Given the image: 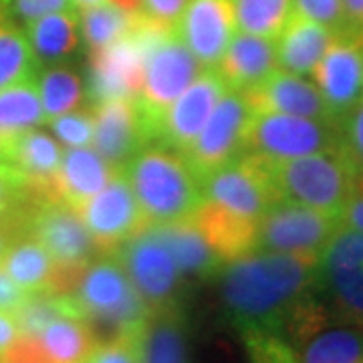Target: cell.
Wrapping results in <instances>:
<instances>
[{"label": "cell", "instance_id": "6da1fadb", "mask_svg": "<svg viewBox=\"0 0 363 363\" xmlns=\"http://www.w3.org/2000/svg\"><path fill=\"white\" fill-rule=\"evenodd\" d=\"M317 259L252 250L224 264L220 301L224 315L242 335L269 333L286 339L291 325L315 295Z\"/></svg>", "mask_w": 363, "mask_h": 363}, {"label": "cell", "instance_id": "7a4b0ae2", "mask_svg": "<svg viewBox=\"0 0 363 363\" xmlns=\"http://www.w3.org/2000/svg\"><path fill=\"white\" fill-rule=\"evenodd\" d=\"M121 172L150 226L190 218L202 202L200 178L166 143H145Z\"/></svg>", "mask_w": 363, "mask_h": 363}, {"label": "cell", "instance_id": "3957f363", "mask_svg": "<svg viewBox=\"0 0 363 363\" xmlns=\"http://www.w3.org/2000/svg\"><path fill=\"white\" fill-rule=\"evenodd\" d=\"M63 295L73 317L87 321L99 339L101 331L107 339L150 323L147 307L113 255H99L91 260Z\"/></svg>", "mask_w": 363, "mask_h": 363}, {"label": "cell", "instance_id": "277c9868", "mask_svg": "<svg viewBox=\"0 0 363 363\" xmlns=\"http://www.w3.org/2000/svg\"><path fill=\"white\" fill-rule=\"evenodd\" d=\"M264 164L279 200L341 218L357 176L343 150Z\"/></svg>", "mask_w": 363, "mask_h": 363}, {"label": "cell", "instance_id": "5b68a950", "mask_svg": "<svg viewBox=\"0 0 363 363\" xmlns=\"http://www.w3.org/2000/svg\"><path fill=\"white\" fill-rule=\"evenodd\" d=\"M315 297L331 321L363 327V233L339 226L315 269Z\"/></svg>", "mask_w": 363, "mask_h": 363}, {"label": "cell", "instance_id": "8992f818", "mask_svg": "<svg viewBox=\"0 0 363 363\" xmlns=\"http://www.w3.org/2000/svg\"><path fill=\"white\" fill-rule=\"evenodd\" d=\"M339 150L341 123L333 119L252 113L242 154H250L262 162H283Z\"/></svg>", "mask_w": 363, "mask_h": 363}, {"label": "cell", "instance_id": "52a82bcc", "mask_svg": "<svg viewBox=\"0 0 363 363\" xmlns=\"http://www.w3.org/2000/svg\"><path fill=\"white\" fill-rule=\"evenodd\" d=\"M25 233L37 238L57 264V293H67L79 272L99 257V250L79 212L63 202H37L26 214Z\"/></svg>", "mask_w": 363, "mask_h": 363}, {"label": "cell", "instance_id": "ba28073f", "mask_svg": "<svg viewBox=\"0 0 363 363\" xmlns=\"http://www.w3.org/2000/svg\"><path fill=\"white\" fill-rule=\"evenodd\" d=\"M142 297L150 317L178 311L184 277L169 248L150 226L113 255Z\"/></svg>", "mask_w": 363, "mask_h": 363}, {"label": "cell", "instance_id": "9c48e42d", "mask_svg": "<svg viewBox=\"0 0 363 363\" xmlns=\"http://www.w3.org/2000/svg\"><path fill=\"white\" fill-rule=\"evenodd\" d=\"M202 71V65L182 43L176 30H168L147 45L142 89L135 99L152 128V133L156 131L162 113Z\"/></svg>", "mask_w": 363, "mask_h": 363}, {"label": "cell", "instance_id": "30bf717a", "mask_svg": "<svg viewBox=\"0 0 363 363\" xmlns=\"http://www.w3.org/2000/svg\"><path fill=\"white\" fill-rule=\"evenodd\" d=\"M339 226L341 218L337 216L295 202L277 200L259 222L257 250L319 259Z\"/></svg>", "mask_w": 363, "mask_h": 363}, {"label": "cell", "instance_id": "8fae6325", "mask_svg": "<svg viewBox=\"0 0 363 363\" xmlns=\"http://www.w3.org/2000/svg\"><path fill=\"white\" fill-rule=\"evenodd\" d=\"M202 198L252 224H259L264 212L279 200L267 164L250 154H240L204 178Z\"/></svg>", "mask_w": 363, "mask_h": 363}, {"label": "cell", "instance_id": "7c38bea8", "mask_svg": "<svg viewBox=\"0 0 363 363\" xmlns=\"http://www.w3.org/2000/svg\"><path fill=\"white\" fill-rule=\"evenodd\" d=\"M250 117L247 97L240 91L226 89L194 143L184 152L200 182L245 152Z\"/></svg>", "mask_w": 363, "mask_h": 363}, {"label": "cell", "instance_id": "4fadbf2b", "mask_svg": "<svg viewBox=\"0 0 363 363\" xmlns=\"http://www.w3.org/2000/svg\"><path fill=\"white\" fill-rule=\"evenodd\" d=\"M77 212L99 255H116L133 236L150 228L121 169Z\"/></svg>", "mask_w": 363, "mask_h": 363}, {"label": "cell", "instance_id": "5bb4252c", "mask_svg": "<svg viewBox=\"0 0 363 363\" xmlns=\"http://www.w3.org/2000/svg\"><path fill=\"white\" fill-rule=\"evenodd\" d=\"M226 89L216 69H204L157 119L154 140L184 154L206 125Z\"/></svg>", "mask_w": 363, "mask_h": 363}, {"label": "cell", "instance_id": "9a60e30c", "mask_svg": "<svg viewBox=\"0 0 363 363\" xmlns=\"http://www.w3.org/2000/svg\"><path fill=\"white\" fill-rule=\"evenodd\" d=\"M95 138L93 147L116 169H123L154 133L135 97H109L93 104Z\"/></svg>", "mask_w": 363, "mask_h": 363}, {"label": "cell", "instance_id": "2e32d148", "mask_svg": "<svg viewBox=\"0 0 363 363\" xmlns=\"http://www.w3.org/2000/svg\"><path fill=\"white\" fill-rule=\"evenodd\" d=\"M99 335L87 321L63 315L35 337H21L6 351L4 363H87L99 345Z\"/></svg>", "mask_w": 363, "mask_h": 363}, {"label": "cell", "instance_id": "e0dca14e", "mask_svg": "<svg viewBox=\"0 0 363 363\" xmlns=\"http://www.w3.org/2000/svg\"><path fill=\"white\" fill-rule=\"evenodd\" d=\"M143 63L145 43L133 28L116 43L89 52V95L93 104L109 97H138Z\"/></svg>", "mask_w": 363, "mask_h": 363}, {"label": "cell", "instance_id": "ac0fdd59", "mask_svg": "<svg viewBox=\"0 0 363 363\" xmlns=\"http://www.w3.org/2000/svg\"><path fill=\"white\" fill-rule=\"evenodd\" d=\"M236 28L233 0H188L176 33L202 69H216Z\"/></svg>", "mask_w": 363, "mask_h": 363}, {"label": "cell", "instance_id": "d6986e66", "mask_svg": "<svg viewBox=\"0 0 363 363\" xmlns=\"http://www.w3.org/2000/svg\"><path fill=\"white\" fill-rule=\"evenodd\" d=\"M331 117L341 123L363 99V45L335 37L311 73Z\"/></svg>", "mask_w": 363, "mask_h": 363}, {"label": "cell", "instance_id": "ffe728a7", "mask_svg": "<svg viewBox=\"0 0 363 363\" xmlns=\"http://www.w3.org/2000/svg\"><path fill=\"white\" fill-rule=\"evenodd\" d=\"M2 152L4 162L11 164L25 178L35 204L45 200L57 202L55 180L65 150L52 133L35 128L4 145Z\"/></svg>", "mask_w": 363, "mask_h": 363}, {"label": "cell", "instance_id": "44dd1931", "mask_svg": "<svg viewBox=\"0 0 363 363\" xmlns=\"http://www.w3.org/2000/svg\"><path fill=\"white\" fill-rule=\"evenodd\" d=\"M242 95L247 97L252 113H285L311 119H333L319 87L309 79L286 71H274L264 83Z\"/></svg>", "mask_w": 363, "mask_h": 363}, {"label": "cell", "instance_id": "7402d4cb", "mask_svg": "<svg viewBox=\"0 0 363 363\" xmlns=\"http://www.w3.org/2000/svg\"><path fill=\"white\" fill-rule=\"evenodd\" d=\"M218 75L224 79L226 87L240 93L259 87L279 71L277 63V43L250 33H234L216 67Z\"/></svg>", "mask_w": 363, "mask_h": 363}, {"label": "cell", "instance_id": "603a6c76", "mask_svg": "<svg viewBox=\"0 0 363 363\" xmlns=\"http://www.w3.org/2000/svg\"><path fill=\"white\" fill-rule=\"evenodd\" d=\"M117 172L119 169L111 168L93 145L67 147L55 180V198L77 210L104 190Z\"/></svg>", "mask_w": 363, "mask_h": 363}, {"label": "cell", "instance_id": "cb8c5ba5", "mask_svg": "<svg viewBox=\"0 0 363 363\" xmlns=\"http://www.w3.org/2000/svg\"><path fill=\"white\" fill-rule=\"evenodd\" d=\"M333 39L335 35H331L325 26L293 13L274 39L279 69L301 77L311 75Z\"/></svg>", "mask_w": 363, "mask_h": 363}, {"label": "cell", "instance_id": "d4e9b609", "mask_svg": "<svg viewBox=\"0 0 363 363\" xmlns=\"http://www.w3.org/2000/svg\"><path fill=\"white\" fill-rule=\"evenodd\" d=\"M152 228L169 248L184 279H196V281L210 279L216 277L224 267L220 257L210 247L206 236L198 228L192 216Z\"/></svg>", "mask_w": 363, "mask_h": 363}, {"label": "cell", "instance_id": "484cf974", "mask_svg": "<svg viewBox=\"0 0 363 363\" xmlns=\"http://www.w3.org/2000/svg\"><path fill=\"white\" fill-rule=\"evenodd\" d=\"M192 218L224 264L257 250L259 224L236 218L204 198L200 206L196 208Z\"/></svg>", "mask_w": 363, "mask_h": 363}, {"label": "cell", "instance_id": "4316f807", "mask_svg": "<svg viewBox=\"0 0 363 363\" xmlns=\"http://www.w3.org/2000/svg\"><path fill=\"white\" fill-rule=\"evenodd\" d=\"M25 35L40 67L65 63L77 51L81 43V26L77 11H61L40 16L25 25Z\"/></svg>", "mask_w": 363, "mask_h": 363}, {"label": "cell", "instance_id": "83f0119b", "mask_svg": "<svg viewBox=\"0 0 363 363\" xmlns=\"http://www.w3.org/2000/svg\"><path fill=\"white\" fill-rule=\"evenodd\" d=\"M0 267L28 295L43 291L57 293L59 269L52 262L51 255L30 234L14 238Z\"/></svg>", "mask_w": 363, "mask_h": 363}, {"label": "cell", "instance_id": "f1b7e54d", "mask_svg": "<svg viewBox=\"0 0 363 363\" xmlns=\"http://www.w3.org/2000/svg\"><path fill=\"white\" fill-rule=\"evenodd\" d=\"M297 363H363V327L327 321L295 345Z\"/></svg>", "mask_w": 363, "mask_h": 363}, {"label": "cell", "instance_id": "f546056e", "mask_svg": "<svg viewBox=\"0 0 363 363\" xmlns=\"http://www.w3.org/2000/svg\"><path fill=\"white\" fill-rule=\"evenodd\" d=\"M47 123L37 79L18 81L0 91V145H9L26 131Z\"/></svg>", "mask_w": 363, "mask_h": 363}, {"label": "cell", "instance_id": "4dcf8cb0", "mask_svg": "<svg viewBox=\"0 0 363 363\" xmlns=\"http://www.w3.org/2000/svg\"><path fill=\"white\" fill-rule=\"evenodd\" d=\"M35 79L47 123L55 117L85 107L87 89L75 69L57 63L43 67L39 73H35Z\"/></svg>", "mask_w": 363, "mask_h": 363}, {"label": "cell", "instance_id": "1f68e13d", "mask_svg": "<svg viewBox=\"0 0 363 363\" xmlns=\"http://www.w3.org/2000/svg\"><path fill=\"white\" fill-rule=\"evenodd\" d=\"M138 14L130 13L109 0L81 9L79 11L81 39L85 40L89 52L99 51L121 37H125L135 25Z\"/></svg>", "mask_w": 363, "mask_h": 363}, {"label": "cell", "instance_id": "d6a6232c", "mask_svg": "<svg viewBox=\"0 0 363 363\" xmlns=\"http://www.w3.org/2000/svg\"><path fill=\"white\" fill-rule=\"evenodd\" d=\"M35 55L25 28L16 25L11 16L0 14V91L35 77Z\"/></svg>", "mask_w": 363, "mask_h": 363}, {"label": "cell", "instance_id": "836d02e7", "mask_svg": "<svg viewBox=\"0 0 363 363\" xmlns=\"http://www.w3.org/2000/svg\"><path fill=\"white\" fill-rule=\"evenodd\" d=\"M186 339L180 313L172 311L150 317L143 339V363H184Z\"/></svg>", "mask_w": 363, "mask_h": 363}, {"label": "cell", "instance_id": "e575fe53", "mask_svg": "<svg viewBox=\"0 0 363 363\" xmlns=\"http://www.w3.org/2000/svg\"><path fill=\"white\" fill-rule=\"evenodd\" d=\"M236 25L242 33L277 39L293 14V0H233Z\"/></svg>", "mask_w": 363, "mask_h": 363}, {"label": "cell", "instance_id": "d590c367", "mask_svg": "<svg viewBox=\"0 0 363 363\" xmlns=\"http://www.w3.org/2000/svg\"><path fill=\"white\" fill-rule=\"evenodd\" d=\"M13 315L21 329V337H35L51 321L73 313L69 309V303L63 293L43 291V293H30Z\"/></svg>", "mask_w": 363, "mask_h": 363}, {"label": "cell", "instance_id": "8d00e7d4", "mask_svg": "<svg viewBox=\"0 0 363 363\" xmlns=\"http://www.w3.org/2000/svg\"><path fill=\"white\" fill-rule=\"evenodd\" d=\"M147 325L143 329L125 331L113 337L99 341L87 363H143V339Z\"/></svg>", "mask_w": 363, "mask_h": 363}, {"label": "cell", "instance_id": "74e56055", "mask_svg": "<svg viewBox=\"0 0 363 363\" xmlns=\"http://www.w3.org/2000/svg\"><path fill=\"white\" fill-rule=\"evenodd\" d=\"M52 135L63 147H87L93 145L95 138V116L93 107H81L69 111L65 116L55 117L49 121Z\"/></svg>", "mask_w": 363, "mask_h": 363}, {"label": "cell", "instance_id": "f35d334b", "mask_svg": "<svg viewBox=\"0 0 363 363\" xmlns=\"http://www.w3.org/2000/svg\"><path fill=\"white\" fill-rule=\"evenodd\" d=\"M293 13L325 26L335 37H347V23L341 0H293Z\"/></svg>", "mask_w": 363, "mask_h": 363}, {"label": "cell", "instance_id": "ab89813d", "mask_svg": "<svg viewBox=\"0 0 363 363\" xmlns=\"http://www.w3.org/2000/svg\"><path fill=\"white\" fill-rule=\"evenodd\" d=\"M247 345L250 363H297L295 347L281 335L250 333L242 335Z\"/></svg>", "mask_w": 363, "mask_h": 363}, {"label": "cell", "instance_id": "60d3db41", "mask_svg": "<svg viewBox=\"0 0 363 363\" xmlns=\"http://www.w3.org/2000/svg\"><path fill=\"white\" fill-rule=\"evenodd\" d=\"M25 200H33L25 178L11 164L0 162V222H9Z\"/></svg>", "mask_w": 363, "mask_h": 363}, {"label": "cell", "instance_id": "b9f144b4", "mask_svg": "<svg viewBox=\"0 0 363 363\" xmlns=\"http://www.w3.org/2000/svg\"><path fill=\"white\" fill-rule=\"evenodd\" d=\"M341 150L351 166L363 174V99L341 121Z\"/></svg>", "mask_w": 363, "mask_h": 363}, {"label": "cell", "instance_id": "7bdbcfd3", "mask_svg": "<svg viewBox=\"0 0 363 363\" xmlns=\"http://www.w3.org/2000/svg\"><path fill=\"white\" fill-rule=\"evenodd\" d=\"M4 6H9L11 18L21 21L23 25H28L45 14L75 11L73 0H6Z\"/></svg>", "mask_w": 363, "mask_h": 363}, {"label": "cell", "instance_id": "ee69618b", "mask_svg": "<svg viewBox=\"0 0 363 363\" xmlns=\"http://www.w3.org/2000/svg\"><path fill=\"white\" fill-rule=\"evenodd\" d=\"M188 0H142V14L166 28H176Z\"/></svg>", "mask_w": 363, "mask_h": 363}, {"label": "cell", "instance_id": "f6af8a7d", "mask_svg": "<svg viewBox=\"0 0 363 363\" xmlns=\"http://www.w3.org/2000/svg\"><path fill=\"white\" fill-rule=\"evenodd\" d=\"M341 224L350 226L357 233H363V174L357 172L355 182H353V190H351L350 200L343 208L341 214Z\"/></svg>", "mask_w": 363, "mask_h": 363}, {"label": "cell", "instance_id": "bcb514c9", "mask_svg": "<svg viewBox=\"0 0 363 363\" xmlns=\"http://www.w3.org/2000/svg\"><path fill=\"white\" fill-rule=\"evenodd\" d=\"M26 297H28V293H25L16 285L9 277V272L0 267V311L14 313L25 303Z\"/></svg>", "mask_w": 363, "mask_h": 363}, {"label": "cell", "instance_id": "7dc6e473", "mask_svg": "<svg viewBox=\"0 0 363 363\" xmlns=\"http://www.w3.org/2000/svg\"><path fill=\"white\" fill-rule=\"evenodd\" d=\"M345 23H347V37L363 45V0H341Z\"/></svg>", "mask_w": 363, "mask_h": 363}, {"label": "cell", "instance_id": "c3c4849f", "mask_svg": "<svg viewBox=\"0 0 363 363\" xmlns=\"http://www.w3.org/2000/svg\"><path fill=\"white\" fill-rule=\"evenodd\" d=\"M21 339V329L16 325L13 313L0 311V357L11 351Z\"/></svg>", "mask_w": 363, "mask_h": 363}, {"label": "cell", "instance_id": "681fc988", "mask_svg": "<svg viewBox=\"0 0 363 363\" xmlns=\"http://www.w3.org/2000/svg\"><path fill=\"white\" fill-rule=\"evenodd\" d=\"M6 224L9 222H0V262H2V259H4V255H6V250H9V247H11V236H9V233H6Z\"/></svg>", "mask_w": 363, "mask_h": 363}, {"label": "cell", "instance_id": "f907efd6", "mask_svg": "<svg viewBox=\"0 0 363 363\" xmlns=\"http://www.w3.org/2000/svg\"><path fill=\"white\" fill-rule=\"evenodd\" d=\"M99 2H105V0H73L75 9H87V6H93V4H99Z\"/></svg>", "mask_w": 363, "mask_h": 363}, {"label": "cell", "instance_id": "816d5d0a", "mask_svg": "<svg viewBox=\"0 0 363 363\" xmlns=\"http://www.w3.org/2000/svg\"><path fill=\"white\" fill-rule=\"evenodd\" d=\"M0 162H4V152H2V145H0Z\"/></svg>", "mask_w": 363, "mask_h": 363}, {"label": "cell", "instance_id": "f5cc1de1", "mask_svg": "<svg viewBox=\"0 0 363 363\" xmlns=\"http://www.w3.org/2000/svg\"><path fill=\"white\" fill-rule=\"evenodd\" d=\"M4 2H6V0H0V6H4Z\"/></svg>", "mask_w": 363, "mask_h": 363}, {"label": "cell", "instance_id": "db71d44e", "mask_svg": "<svg viewBox=\"0 0 363 363\" xmlns=\"http://www.w3.org/2000/svg\"><path fill=\"white\" fill-rule=\"evenodd\" d=\"M0 363H4V362H0Z\"/></svg>", "mask_w": 363, "mask_h": 363}]
</instances>
